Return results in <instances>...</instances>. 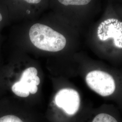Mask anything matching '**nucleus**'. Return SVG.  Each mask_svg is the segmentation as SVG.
I'll return each instance as SVG.
<instances>
[{"label": "nucleus", "instance_id": "5", "mask_svg": "<svg viewBox=\"0 0 122 122\" xmlns=\"http://www.w3.org/2000/svg\"><path fill=\"white\" fill-rule=\"evenodd\" d=\"M57 106L67 115L73 116L78 112L81 99L78 92L73 89L64 88L58 92L55 97Z\"/></svg>", "mask_w": 122, "mask_h": 122}, {"label": "nucleus", "instance_id": "6", "mask_svg": "<svg viewBox=\"0 0 122 122\" xmlns=\"http://www.w3.org/2000/svg\"><path fill=\"white\" fill-rule=\"evenodd\" d=\"M91 122H119L118 119L110 113L100 112L97 113Z\"/></svg>", "mask_w": 122, "mask_h": 122}, {"label": "nucleus", "instance_id": "2", "mask_svg": "<svg viewBox=\"0 0 122 122\" xmlns=\"http://www.w3.org/2000/svg\"><path fill=\"white\" fill-rule=\"evenodd\" d=\"M86 81L92 91L103 97L111 96L116 90L115 81L112 76L101 70H93L88 72Z\"/></svg>", "mask_w": 122, "mask_h": 122}, {"label": "nucleus", "instance_id": "1", "mask_svg": "<svg viewBox=\"0 0 122 122\" xmlns=\"http://www.w3.org/2000/svg\"><path fill=\"white\" fill-rule=\"evenodd\" d=\"M29 37L31 43L36 48L44 51L56 52L65 48L66 40L60 33L50 27L39 23L31 27Z\"/></svg>", "mask_w": 122, "mask_h": 122}, {"label": "nucleus", "instance_id": "7", "mask_svg": "<svg viewBox=\"0 0 122 122\" xmlns=\"http://www.w3.org/2000/svg\"><path fill=\"white\" fill-rule=\"evenodd\" d=\"M92 0H58L61 4L66 6L69 5H84L89 4Z\"/></svg>", "mask_w": 122, "mask_h": 122}, {"label": "nucleus", "instance_id": "10", "mask_svg": "<svg viewBox=\"0 0 122 122\" xmlns=\"http://www.w3.org/2000/svg\"><path fill=\"white\" fill-rule=\"evenodd\" d=\"M2 20V16L1 15V14L0 13V21H1Z\"/></svg>", "mask_w": 122, "mask_h": 122}, {"label": "nucleus", "instance_id": "9", "mask_svg": "<svg viewBox=\"0 0 122 122\" xmlns=\"http://www.w3.org/2000/svg\"><path fill=\"white\" fill-rule=\"evenodd\" d=\"M28 3L32 4H37L40 3L42 0H23Z\"/></svg>", "mask_w": 122, "mask_h": 122}, {"label": "nucleus", "instance_id": "8", "mask_svg": "<svg viewBox=\"0 0 122 122\" xmlns=\"http://www.w3.org/2000/svg\"><path fill=\"white\" fill-rule=\"evenodd\" d=\"M0 122H23L17 116L8 115L0 118Z\"/></svg>", "mask_w": 122, "mask_h": 122}, {"label": "nucleus", "instance_id": "4", "mask_svg": "<svg viewBox=\"0 0 122 122\" xmlns=\"http://www.w3.org/2000/svg\"><path fill=\"white\" fill-rule=\"evenodd\" d=\"M97 36L102 41L113 39L116 48H122V22L114 18L105 20L98 27Z\"/></svg>", "mask_w": 122, "mask_h": 122}, {"label": "nucleus", "instance_id": "3", "mask_svg": "<svg viewBox=\"0 0 122 122\" xmlns=\"http://www.w3.org/2000/svg\"><path fill=\"white\" fill-rule=\"evenodd\" d=\"M38 71L34 67H30L25 70L20 81L14 83L11 87L13 93L21 97H27L30 93L35 94L38 91V86L40 80L37 76Z\"/></svg>", "mask_w": 122, "mask_h": 122}]
</instances>
